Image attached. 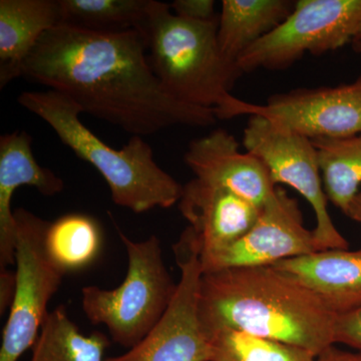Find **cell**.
Segmentation results:
<instances>
[{"instance_id":"6da1fadb","label":"cell","mask_w":361,"mask_h":361,"mask_svg":"<svg viewBox=\"0 0 361 361\" xmlns=\"http://www.w3.org/2000/svg\"><path fill=\"white\" fill-rule=\"evenodd\" d=\"M144 33L85 32L59 25L26 59L23 77L71 97L82 113L145 137L176 126L206 128L212 110L169 94L149 65Z\"/></svg>"},{"instance_id":"7a4b0ae2","label":"cell","mask_w":361,"mask_h":361,"mask_svg":"<svg viewBox=\"0 0 361 361\" xmlns=\"http://www.w3.org/2000/svg\"><path fill=\"white\" fill-rule=\"evenodd\" d=\"M199 318L207 334L233 329L322 355L336 345L334 314L317 296L274 266L202 274Z\"/></svg>"},{"instance_id":"3957f363","label":"cell","mask_w":361,"mask_h":361,"mask_svg":"<svg viewBox=\"0 0 361 361\" xmlns=\"http://www.w3.org/2000/svg\"><path fill=\"white\" fill-rule=\"evenodd\" d=\"M18 102L44 121L78 158L97 169L116 205L141 214L179 203L182 185L156 163L142 137L133 135L122 149L111 148L80 121V106L56 90L23 92Z\"/></svg>"},{"instance_id":"277c9868","label":"cell","mask_w":361,"mask_h":361,"mask_svg":"<svg viewBox=\"0 0 361 361\" xmlns=\"http://www.w3.org/2000/svg\"><path fill=\"white\" fill-rule=\"evenodd\" d=\"M218 20H186L173 13L169 4L149 0L142 30L149 65L169 94L215 115L231 99L242 75L221 54Z\"/></svg>"},{"instance_id":"5b68a950","label":"cell","mask_w":361,"mask_h":361,"mask_svg":"<svg viewBox=\"0 0 361 361\" xmlns=\"http://www.w3.org/2000/svg\"><path fill=\"white\" fill-rule=\"evenodd\" d=\"M113 222L129 259L127 275L115 289L84 287L82 305L90 322L104 324L114 342L130 349L160 322L177 284L164 262L158 237L133 241Z\"/></svg>"},{"instance_id":"8992f818","label":"cell","mask_w":361,"mask_h":361,"mask_svg":"<svg viewBox=\"0 0 361 361\" xmlns=\"http://www.w3.org/2000/svg\"><path fill=\"white\" fill-rule=\"evenodd\" d=\"M14 216L16 289L2 334L0 361H18L35 345L49 313L47 305L66 274L54 262L45 246L51 222L23 208L16 209Z\"/></svg>"},{"instance_id":"52a82bcc","label":"cell","mask_w":361,"mask_h":361,"mask_svg":"<svg viewBox=\"0 0 361 361\" xmlns=\"http://www.w3.org/2000/svg\"><path fill=\"white\" fill-rule=\"evenodd\" d=\"M361 23V0H298L290 16L237 61L244 73L285 70L306 54L320 56L350 44Z\"/></svg>"},{"instance_id":"ba28073f","label":"cell","mask_w":361,"mask_h":361,"mask_svg":"<svg viewBox=\"0 0 361 361\" xmlns=\"http://www.w3.org/2000/svg\"><path fill=\"white\" fill-rule=\"evenodd\" d=\"M173 249L180 276L167 311L140 343L106 361H213L212 344L198 312L201 245L190 226Z\"/></svg>"},{"instance_id":"9c48e42d","label":"cell","mask_w":361,"mask_h":361,"mask_svg":"<svg viewBox=\"0 0 361 361\" xmlns=\"http://www.w3.org/2000/svg\"><path fill=\"white\" fill-rule=\"evenodd\" d=\"M242 141L246 152L264 164L275 186L293 188L312 207L316 219L313 232L319 250H348V242L329 215V199L312 141L259 116H249Z\"/></svg>"},{"instance_id":"30bf717a","label":"cell","mask_w":361,"mask_h":361,"mask_svg":"<svg viewBox=\"0 0 361 361\" xmlns=\"http://www.w3.org/2000/svg\"><path fill=\"white\" fill-rule=\"evenodd\" d=\"M259 116L310 140L361 133V75L350 84L297 89L270 97L267 103H247L233 96L218 120Z\"/></svg>"},{"instance_id":"8fae6325","label":"cell","mask_w":361,"mask_h":361,"mask_svg":"<svg viewBox=\"0 0 361 361\" xmlns=\"http://www.w3.org/2000/svg\"><path fill=\"white\" fill-rule=\"evenodd\" d=\"M320 251L314 232L304 226L298 201L277 188L248 232L223 250L201 257L203 273L272 266Z\"/></svg>"},{"instance_id":"7c38bea8","label":"cell","mask_w":361,"mask_h":361,"mask_svg":"<svg viewBox=\"0 0 361 361\" xmlns=\"http://www.w3.org/2000/svg\"><path fill=\"white\" fill-rule=\"evenodd\" d=\"M184 161L197 179L228 190L259 208L276 190L264 164L248 152L242 153L234 135L224 129L193 140Z\"/></svg>"},{"instance_id":"4fadbf2b","label":"cell","mask_w":361,"mask_h":361,"mask_svg":"<svg viewBox=\"0 0 361 361\" xmlns=\"http://www.w3.org/2000/svg\"><path fill=\"white\" fill-rule=\"evenodd\" d=\"M201 245V257L241 239L257 221L261 208L238 195L194 178L183 186L178 203Z\"/></svg>"},{"instance_id":"5bb4252c","label":"cell","mask_w":361,"mask_h":361,"mask_svg":"<svg viewBox=\"0 0 361 361\" xmlns=\"http://www.w3.org/2000/svg\"><path fill=\"white\" fill-rule=\"evenodd\" d=\"M32 142L25 130L0 137V271L16 264V221L11 209L14 192L21 186H32L51 197L65 188L63 179L35 160Z\"/></svg>"},{"instance_id":"9a60e30c","label":"cell","mask_w":361,"mask_h":361,"mask_svg":"<svg viewBox=\"0 0 361 361\" xmlns=\"http://www.w3.org/2000/svg\"><path fill=\"white\" fill-rule=\"evenodd\" d=\"M272 266L312 291L337 316L361 310V248L317 251Z\"/></svg>"},{"instance_id":"2e32d148","label":"cell","mask_w":361,"mask_h":361,"mask_svg":"<svg viewBox=\"0 0 361 361\" xmlns=\"http://www.w3.org/2000/svg\"><path fill=\"white\" fill-rule=\"evenodd\" d=\"M59 25V0H0V89L23 77L42 35Z\"/></svg>"},{"instance_id":"e0dca14e","label":"cell","mask_w":361,"mask_h":361,"mask_svg":"<svg viewBox=\"0 0 361 361\" xmlns=\"http://www.w3.org/2000/svg\"><path fill=\"white\" fill-rule=\"evenodd\" d=\"M295 4L291 0H223L217 39L226 61L236 66L251 47L290 16Z\"/></svg>"},{"instance_id":"ac0fdd59","label":"cell","mask_w":361,"mask_h":361,"mask_svg":"<svg viewBox=\"0 0 361 361\" xmlns=\"http://www.w3.org/2000/svg\"><path fill=\"white\" fill-rule=\"evenodd\" d=\"M108 336L94 331L89 336L66 313L63 306L47 313L39 336L32 346L30 361H106Z\"/></svg>"},{"instance_id":"d6986e66","label":"cell","mask_w":361,"mask_h":361,"mask_svg":"<svg viewBox=\"0 0 361 361\" xmlns=\"http://www.w3.org/2000/svg\"><path fill=\"white\" fill-rule=\"evenodd\" d=\"M311 141L317 152L327 199L345 214L361 190V133Z\"/></svg>"},{"instance_id":"ffe728a7","label":"cell","mask_w":361,"mask_h":361,"mask_svg":"<svg viewBox=\"0 0 361 361\" xmlns=\"http://www.w3.org/2000/svg\"><path fill=\"white\" fill-rule=\"evenodd\" d=\"M61 25L85 32H142L149 0H59Z\"/></svg>"},{"instance_id":"44dd1931","label":"cell","mask_w":361,"mask_h":361,"mask_svg":"<svg viewBox=\"0 0 361 361\" xmlns=\"http://www.w3.org/2000/svg\"><path fill=\"white\" fill-rule=\"evenodd\" d=\"M102 239L94 218L85 214H66L49 224L45 246L54 262L68 273L92 264L101 251Z\"/></svg>"},{"instance_id":"7402d4cb","label":"cell","mask_w":361,"mask_h":361,"mask_svg":"<svg viewBox=\"0 0 361 361\" xmlns=\"http://www.w3.org/2000/svg\"><path fill=\"white\" fill-rule=\"evenodd\" d=\"M207 336L212 344L213 361H316L317 357L298 346L238 330L219 329Z\"/></svg>"},{"instance_id":"603a6c76","label":"cell","mask_w":361,"mask_h":361,"mask_svg":"<svg viewBox=\"0 0 361 361\" xmlns=\"http://www.w3.org/2000/svg\"><path fill=\"white\" fill-rule=\"evenodd\" d=\"M169 6L173 13L186 20L213 21L219 18L214 0H175Z\"/></svg>"},{"instance_id":"cb8c5ba5","label":"cell","mask_w":361,"mask_h":361,"mask_svg":"<svg viewBox=\"0 0 361 361\" xmlns=\"http://www.w3.org/2000/svg\"><path fill=\"white\" fill-rule=\"evenodd\" d=\"M336 343L344 344L361 353V310L337 317Z\"/></svg>"},{"instance_id":"d4e9b609","label":"cell","mask_w":361,"mask_h":361,"mask_svg":"<svg viewBox=\"0 0 361 361\" xmlns=\"http://www.w3.org/2000/svg\"><path fill=\"white\" fill-rule=\"evenodd\" d=\"M16 289V271L8 269L0 271V310L1 313L13 302Z\"/></svg>"},{"instance_id":"484cf974","label":"cell","mask_w":361,"mask_h":361,"mask_svg":"<svg viewBox=\"0 0 361 361\" xmlns=\"http://www.w3.org/2000/svg\"><path fill=\"white\" fill-rule=\"evenodd\" d=\"M316 361H361V353L342 350L334 345L318 355Z\"/></svg>"},{"instance_id":"4316f807","label":"cell","mask_w":361,"mask_h":361,"mask_svg":"<svg viewBox=\"0 0 361 361\" xmlns=\"http://www.w3.org/2000/svg\"><path fill=\"white\" fill-rule=\"evenodd\" d=\"M345 215L361 225V190L351 202Z\"/></svg>"},{"instance_id":"83f0119b","label":"cell","mask_w":361,"mask_h":361,"mask_svg":"<svg viewBox=\"0 0 361 361\" xmlns=\"http://www.w3.org/2000/svg\"><path fill=\"white\" fill-rule=\"evenodd\" d=\"M350 44L351 47H353V51H355L356 54H361V23L360 26H358L355 35H353Z\"/></svg>"}]
</instances>
